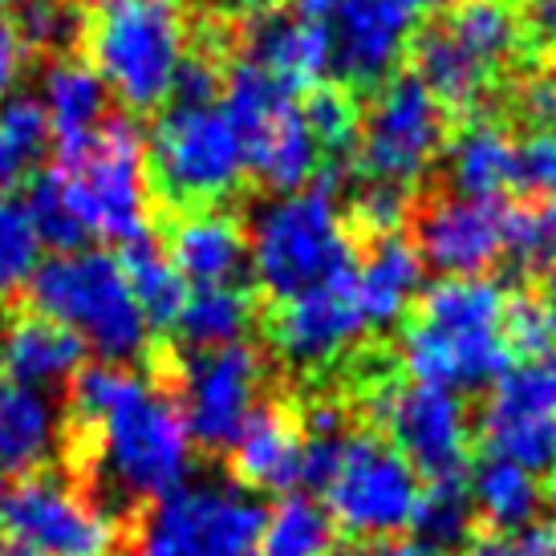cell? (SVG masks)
Wrapping results in <instances>:
<instances>
[{
  "mask_svg": "<svg viewBox=\"0 0 556 556\" xmlns=\"http://www.w3.org/2000/svg\"><path fill=\"white\" fill-rule=\"evenodd\" d=\"M74 418L98 492L118 504H151L191 471V431L179 402L147 374L102 362L74 378Z\"/></svg>",
  "mask_w": 556,
  "mask_h": 556,
  "instance_id": "6da1fadb",
  "label": "cell"
},
{
  "mask_svg": "<svg viewBox=\"0 0 556 556\" xmlns=\"http://www.w3.org/2000/svg\"><path fill=\"white\" fill-rule=\"evenodd\" d=\"M25 207L41 240L62 252L93 240L139 244L151 216V170L139 130L106 118L86 139L62 142V155L37 179Z\"/></svg>",
  "mask_w": 556,
  "mask_h": 556,
  "instance_id": "7a4b0ae2",
  "label": "cell"
},
{
  "mask_svg": "<svg viewBox=\"0 0 556 556\" xmlns=\"http://www.w3.org/2000/svg\"><path fill=\"white\" fill-rule=\"evenodd\" d=\"M305 479L325 492L333 525L382 541L415 525L422 476L382 434L345 431V415L333 402H317L305 422Z\"/></svg>",
  "mask_w": 556,
  "mask_h": 556,
  "instance_id": "3957f363",
  "label": "cell"
},
{
  "mask_svg": "<svg viewBox=\"0 0 556 556\" xmlns=\"http://www.w3.org/2000/svg\"><path fill=\"white\" fill-rule=\"evenodd\" d=\"M511 293L488 277H443L418 296L402 333V366L415 382L443 390L492 387L511 362Z\"/></svg>",
  "mask_w": 556,
  "mask_h": 556,
  "instance_id": "277c9868",
  "label": "cell"
},
{
  "mask_svg": "<svg viewBox=\"0 0 556 556\" xmlns=\"http://www.w3.org/2000/svg\"><path fill=\"white\" fill-rule=\"evenodd\" d=\"M25 289L33 309L70 329L81 350H93L102 362L126 366L151 345L155 325L135 301L126 264L106 248H70L41 261Z\"/></svg>",
  "mask_w": 556,
  "mask_h": 556,
  "instance_id": "5b68a950",
  "label": "cell"
},
{
  "mask_svg": "<svg viewBox=\"0 0 556 556\" xmlns=\"http://www.w3.org/2000/svg\"><path fill=\"white\" fill-rule=\"evenodd\" d=\"M354 264V236L325 187H296L264 200L248 228V268L277 301L305 293Z\"/></svg>",
  "mask_w": 556,
  "mask_h": 556,
  "instance_id": "8992f818",
  "label": "cell"
},
{
  "mask_svg": "<svg viewBox=\"0 0 556 556\" xmlns=\"http://www.w3.org/2000/svg\"><path fill=\"white\" fill-rule=\"evenodd\" d=\"M187 58V13L179 0H110L93 16L90 65L123 106H163Z\"/></svg>",
  "mask_w": 556,
  "mask_h": 556,
  "instance_id": "52a82bcc",
  "label": "cell"
},
{
  "mask_svg": "<svg viewBox=\"0 0 556 556\" xmlns=\"http://www.w3.org/2000/svg\"><path fill=\"white\" fill-rule=\"evenodd\" d=\"M525 49V16L511 0H459L415 41V78L443 110H476Z\"/></svg>",
  "mask_w": 556,
  "mask_h": 556,
  "instance_id": "ba28073f",
  "label": "cell"
},
{
  "mask_svg": "<svg viewBox=\"0 0 556 556\" xmlns=\"http://www.w3.org/2000/svg\"><path fill=\"white\" fill-rule=\"evenodd\" d=\"M159 195L179 207H212L244 184V139L216 98H170L147 147Z\"/></svg>",
  "mask_w": 556,
  "mask_h": 556,
  "instance_id": "9c48e42d",
  "label": "cell"
},
{
  "mask_svg": "<svg viewBox=\"0 0 556 556\" xmlns=\"http://www.w3.org/2000/svg\"><path fill=\"white\" fill-rule=\"evenodd\" d=\"M264 504L236 479H184L147 504L135 556H256Z\"/></svg>",
  "mask_w": 556,
  "mask_h": 556,
  "instance_id": "30bf717a",
  "label": "cell"
},
{
  "mask_svg": "<svg viewBox=\"0 0 556 556\" xmlns=\"http://www.w3.org/2000/svg\"><path fill=\"white\" fill-rule=\"evenodd\" d=\"M224 110L244 139L248 170L261 184H268L273 191L309 187L325 155L296 90L244 62L236 65L224 86Z\"/></svg>",
  "mask_w": 556,
  "mask_h": 556,
  "instance_id": "8fae6325",
  "label": "cell"
},
{
  "mask_svg": "<svg viewBox=\"0 0 556 556\" xmlns=\"http://www.w3.org/2000/svg\"><path fill=\"white\" fill-rule=\"evenodd\" d=\"M447 147V110L418 78H394L357 118L354 155L370 184L410 187Z\"/></svg>",
  "mask_w": 556,
  "mask_h": 556,
  "instance_id": "7c38bea8",
  "label": "cell"
},
{
  "mask_svg": "<svg viewBox=\"0 0 556 556\" xmlns=\"http://www.w3.org/2000/svg\"><path fill=\"white\" fill-rule=\"evenodd\" d=\"M4 528L33 556H110L118 520L86 488L62 476H25L4 495Z\"/></svg>",
  "mask_w": 556,
  "mask_h": 556,
  "instance_id": "4fadbf2b",
  "label": "cell"
},
{
  "mask_svg": "<svg viewBox=\"0 0 556 556\" xmlns=\"http://www.w3.org/2000/svg\"><path fill=\"white\" fill-rule=\"evenodd\" d=\"M479 434L495 459L532 476L556 471V350L520 354L504 366L479 415Z\"/></svg>",
  "mask_w": 556,
  "mask_h": 556,
  "instance_id": "5bb4252c",
  "label": "cell"
},
{
  "mask_svg": "<svg viewBox=\"0 0 556 556\" xmlns=\"http://www.w3.org/2000/svg\"><path fill=\"white\" fill-rule=\"evenodd\" d=\"M268 366L264 357L236 341L219 350H195L179 370V415L191 443L207 451H228L244 422L264 406Z\"/></svg>",
  "mask_w": 556,
  "mask_h": 556,
  "instance_id": "9a60e30c",
  "label": "cell"
},
{
  "mask_svg": "<svg viewBox=\"0 0 556 556\" xmlns=\"http://www.w3.org/2000/svg\"><path fill=\"white\" fill-rule=\"evenodd\" d=\"M370 415L387 431V443L406 455V464L427 479H455L464 471L467 406L455 390L427 387V382H387L370 394Z\"/></svg>",
  "mask_w": 556,
  "mask_h": 556,
  "instance_id": "2e32d148",
  "label": "cell"
},
{
  "mask_svg": "<svg viewBox=\"0 0 556 556\" xmlns=\"http://www.w3.org/2000/svg\"><path fill=\"white\" fill-rule=\"evenodd\" d=\"M366 333H370V317L357 296L354 264L305 293L280 301L273 317V345L296 370H329Z\"/></svg>",
  "mask_w": 556,
  "mask_h": 556,
  "instance_id": "e0dca14e",
  "label": "cell"
},
{
  "mask_svg": "<svg viewBox=\"0 0 556 556\" xmlns=\"http://www.w3.org/2000/svg\"><path fill=\"white\" fill-rule=\"evenodd\" d=\"M508 216L500 200L439 195L418 216V256L443 277H483L508 256Z\"/></svg>",
  "mask_w": 556,
  "mask_h": 556,
  "instance_id": "ac0fdd59",
  "label": "cell"
},
{
  "mask_svg": "<svg viewBox=\"0 0 556 556\" xmlns=\"http://www.w3.org/2000/svg\"><path fill=\"white\" fill-rule=\"evenodd\" d=\"M410 13L406 0H338L329 25L333 70L357 86L382 81L410 46Z\"/></svg>",
  "mask_w": 556,
  "mask_h": 556,
  "instance_id": "d6986e66",
  "label": "cell"
},
{
  "mask_svg": "<svg viewBox=\"0 0 556 556\" xmlns=\"http://www.w3.org/2000/svg\"><path fill=\"white\" fill-rule=\"evenodd\" d=\"M248 62L268 78L285 81L289 90H305L329 74L333 49L329 25L305 13H256L244 29Z\"/></svg>",
  "mask_w": 556,
  "mask_h": 556,
  "instance_id": "ffe728a7",
  "label": "cell"
},
{
  "mask_svg": "<svg viewBox=\"0 0 556 556\" xmlns=\"http://www.w3.org/2000/svg\"><path fill=\"white\" fill-rule=\"evenodd\" d=\"M167 261L187 285H240L248 268L244 224L219 207H191L167 240Z\"/></svg>",
  "mask_w": 556,
  "mask_h": 556,
  "instance_id": "44dd1931",
  "label": "cell"
},
{
  "mask_svg": "<svg viewBox=\"0 0 556 556\" xmlns=\"http://www.w3.org/2000/svg\"><path fill=\"white\" fill-rule=\"evenodd\" d=\"M62 447V410L49 390L0 378V479L46 471Z\"/></svg>",
  "mask_w": 556,
  "mask_h": 556,
  "instance_id": "7402d4cb",
  "label": "cell"
},
{
  "mask_svg": "<svg viewBox=\"0 0 556 556\" xmlns=\"http://www.w3.org/2000/svg\"><path fill=\"white\" fill-rule=\"evenodd\" d=\"M228 451L236 483H244L248 492H289L305 479V431L277 406H261Z\"/></svg>",
  "mask_w": 556,
  "mask_h": 556,
  "instance_id": "603a6c76",
  "label": "cell"
},
{
  "mask_svg": "<svg viewBox=\"0 0 556 556\" xmlns=\"http://www.w3.org/2000/svg\"><path fill=\"white\" fill-rule=\"evenodd\" d=\"M422 268L427 264L418 256V248L399 232L374 240L362 264H354V285L362 309L370 317V329L399 325L410 313V305L422 296Z\"/></svg>",
  "mask_w": 556,
  "mask_h": 556,
  "instance_id": "cb8c5ba5",
  "label": "cell"
},
{
  "mask_svg": "<svg viewBox=\"0 0 556 556\" xmlns=\"http://www.w3.org/2000/svg\"><path fill=\"white\" fill-rule=\"evenodd\" d=\"M0 362H4V378H13V382L37 390L65 387L81 370V341L58 321L33 313V317L4 329Z\"/></svg>",
  "mask_w": 556,
  "mask_h": 556,
  "instance_id": "d4e9b609",
  "label": "cell"
},
{
  "mask_svg": "<svg viewBox=\"0 0 556 556\" xmlns=\"http://www.w3.org/2000/svg\"><path fill=\"white\" fill-rule=\"evenodd\" d=\"M447 184L455 195L500 200L520 184V147L495 123H471L447 142Z\"/></svg>",
  "mask_w": 556,
  "mask_h": 556,
  "instance_id": "484cf974",
  "label": "cell"
},
{
  "mask_svg": "<svg viewBox=\"0 0 556 556\" xmlns=\"http://www.w3.org/2000/svg\"><path fill=\"white\" fill-rule=\"evenodd\" d=\"M106 102L110 93L98 78V70L78 58H58L49 65L41 78V98H37L49 135H58V142L86 139L90 130H98L106 123Z\"/></svg>",
  "mask_w": 556,
  "mask_h": 556,
  "instance_id": "4316f807",
  "label": "cell"
},
{
  "mask_svg": "<svg viewBox=\"0 0 556 556\" xmlns=\"http://www.w3.org/2000/svg\"><path fill=\"white\" fill-rule=\"evenodd\" d=\"M179 333L187 338L191 350H219V345H236L244 341L252 329V296L240 285H203V289H187L184 309L175 317Z\"/></svg>",
  "mask_w": 556,
  "mask_h": 556,
  "instance_id": "83f0119b",
  "label": "cell"
},
{
  "mask_svg": "<svg viewBox=\"0 0 556 556\" xmlns=\"http://www.w3.org/2000/svg\"><path fill=\"white\" fill-rule=\"evenodd\" d=\"M467 495L479 520H488L492 528H528L541 508L536 476L495 455H488V464H479V471L467 483Z\"/></svg>",
  "mask_w": 556,
  "mask_h": 556,
  "instance_id": "f1b7e54d",
  "label": "cell"
},
{
  "mask_svg": "<svg viewBox=\"0 0 556 556\" xmlns=\"http://www.w3.org/2000/svg\"><path fill=\"white\" fill-rule=\"evenodd\" d=\"M333 536L338 525L321 500L293 492L273 511H264L256 556H333Z\"/></svg>",
  "mask_w": 556,
  "mask_h": 556,
  "instance_id": "f546056e",
  "label": "cell"
},
{
  "mask_svg": "<svg viewBox=\"0 0 556 556\" xmlns=\"http://www.w3.org/2000/svg\"><path fill=\"white\" fill-rule=\"evenodd\" d=\"M49 123L37 98L0 102V195H13L29 184L49 151Z\"/></svg>",
  "mask_w": 556,
  "mask_h": 556,
  "instance_id": "4dcf8cb0",
  "label": "cell"
},
{
  "mask_svg": "<svg viewBox=\"0 0 556 556\" xmlns=\"http://www.w3.org/2000/svg\"><path fill=\"white\" fill-rule=\"evenodd\" d=\"M471 525H476V508L464 479H431V488H422L415 525H410L418 528V544H427L434 556L455 553L459 544H467Z\"/></svg>",
  "mask_w": 556,
  "mask_h": 556,
  "instance_id": "1f68e13d",
  "label": "cell"
},
{
  "mask_svg": "<svg viewBox=\"0 0 556 556\" xmlns=\"http://www.w3.org/2000/svg\"><path fill=\"white\" fill-rule=\"evenodd\" d=\"M126 277H130V289H135V301L139 309L147 313L151 325H175L179 309H184L187 296V280L179 277V268L167 261V252H159L151 244H126Z\"/></svg>",
  "mask_w": 556,
  "mask_h": 556,
  "instance_id": "d6a6232c",
  "label": "cell"
},
{
  "mask_svg": "<svg viewBox=\"0 0 556 556\" xmlns=\"http://www.w3.org/2000/svg\"><path fill=\"white\" fill-rule=\"evenodd\" d=\"M41 232L33 224L29 207L13 195H0V296L25 289L41 264Z\"/></svg>",
  "mask_w": 556,
  "mask_h": 556,
  "instance_id": "836d02e7",
  "label": "cell"
},
{
  "mask_svg": "<svg viewBox=\"0 0 556 556\" xmlns=\"http://www.w3.org/2000/svg\"><path fill=\"white\" fill-rule=\"evenodd\" d=\"M16 37L21 46L33 49H65L78 41L81 13L74 0H25L16 16Z\"/></svg>",
  "mask_w": 556,
  "mask_h": 556,
  "instance_id": "e575fe53",
  "label": "cell"
},
{
  "mask_svg": "<svg viewBox=\"0 0 556 556\" xmlns=\"http://www.w3.org/2000/svg\"><path fill=\"white\" fill-rule=\"evenodd\" d=\"M508 256L525 268H548L556 261V203L511 207L508 216Z\"/></svg>",
  "mask_w": 556,
  "mask_h": 556,
  "instance_id": "d590c367",
  "label": "cell"
},
{
  "mask_svg": "<svg viewBox=\"0 0 556 556\" xmlns=\"http://www.w3.org/2000/svg\"><path fill=\"white\" fill-rule=\"evenodd\" d=\"M305 118L321 142V155H341L345 147H354L362 110L341 90H313V98L305 102Z\"/></svg>",
  "mask_w": 556,
  "mask_h": 556,
  "instance_id": "8d00e7d4",
  "label": "cell"
},
{
  "mask_svg": "<svg viewBox=\"0 0 556 556\" xmlns=\"http://www.w3.org/2000/svg\"><path fill=\"white\" fill-rule=\"evenodd\" d=\"M520 184L544 203H556V126L520 142Z\"/></svg>",
  "mask_w": 556,
  "mask_h": 556,
  "instance_id": "74e56055",
  "label": "cell"
},
{
  "mask_svg": "<svg viewBox=\"0 0 556 556\" xmlns=\"http://www.w3.org/2000/svg\"><path fill=\"white\" fill-rule=\"evenodd\" d=\"M406 187H390V184H370L366 187V195L357 200V216L366 228H374L378 236L387 232H399L402 219H406Z\"/></svg>",
  "mask_w": 556,
  "mask_h": 556,
  "instance_id": "f35d334b",
  "label": "cell"
},
{
  "mask_svg": "<svg viewBox=\"0 0 556 556\" xmlns=\"http://www.w3.org/2000/svg\"><path fill=\"white\" fill-rule=\"evenodd\" d=\"M520 110H525V118L536 130H548L556 126V74H532L525 81V90H520Z\"/></svg>",
  "mask_w": 556,
  "mask_h": 556,
  "instance_id": "ab89813d",
  "label": "cell"
},
{
  "mask_svg": "<svg viewBox=\"0 0 556 556\" xmlns=\"http://www.w3.org/2000/svg\"><path fill=\"white\" fill-rule=\"evenodd\" d=\"M25 70V46L9 25H0V102H9Z\"/></svg>",
  "mask_w": 556,
  "mask_h": 556,
  "instance_id": "60d3db41",
  "label": "cell"
},
{
  "mask_svg": "<svg viewBox=\"0 0 556 556\" xmlns=\"http://www.w3.org/2000/svg\"><path fill=\"white\" fill-rule=\"evenodd\" d=\"M525 29L541 41V46L556 49V0H525Z\"/></svg>",
  "mask_w": 556,
  "mask_h": 556,
  "instance_id": "b9f144b4",
  "label": "cell"
},
{
  "mask_svg": "<svg viewBox=\"0 0 556 556\" xmlns=\"http://www.w3.org/2000/svg\"><path fill=\"white\" fill-rule=\"evenodd\" d=\"M464 556H532V548L525 544V536H488L471 544Z\"/></svg>",
  "mask_w": 556,
  "mask_h": 556,
  "instance_id": "7bdbcfd3",
  "label": "cell"
},
{
  "mask_svg": "<svg viewBox=\"0 0 556 556\" xmlns=\"http://www.w3.org/2000/svg\"><path fill=\"white\" fill-rule=\"evenodd\" d=\"M525 544L532 548V556H556V520H548V525H532V528H528Z\"/></svg>",
  "mask_w": 556,
  "mask_h": 556,
  "instance_id": "ee69618b",
  "label": "cell"
},
{
  "mask_svg": "<svg viewBox=\"0 0 556 556\" xmlns=\"http://www.w3.org/2000/svg\"><path fill=\"white\" fill-rule=\"evenodd\" d=\"M544 313H548V321H553V329H556V261L544 268Z\"/></svg>",
  "mask_w": 556,
  "mask_h": 556,
  "instance_id": "f6af8a7d",
  "label": "cell"
},
{
  "mask_svg": "<svg viewBox=\"0 0 556 556\" xmlns=\"http://www.w3.org/2000/svg\"><path fill=\"white\" fill-rule=\"evenodd\" d=\"M293 4H296V13H305V16H329L338 0H293Z\"/></svg>",
  "mask_w": 556,
  "mask_h": 556,
  "instance_id": "bcb514c9",
  "label": "cell"
},
{
  "mask_svg": "<svg viewBox=\"0 0 556 556\" xmlns=\"http://www.w3.org/2000/svg\"><path fill=\"white\" fill-rule=\"evenodd\" d=\"M410 9H451V4H459V0H406Z\"/></svg>",
  "mask_w": 556,
  "mask_h": 556,
  "instance_id": "7dc6e473",
  "label": "cell"
},
{
  "mask_svg": "<svg viewBox=\"0 0 556 556\" xmlns=\"http://www.w3.org/2000/svg\"><path fill=\"white\" fill-rule=\"evenodd\" d=\"M333 556H378L374 548H354V553H333Z\"/></svg>",
  "mask_w": 556,
  "mask_h": 556,
  "instance_id": "c3c4849f",
  "label": "cell"
},
{
  "mask_svg": "<svg viewBox=\"0 0 556 556\" xmlns=\"http://www.w3.org/2000/svg\"><path fill=\"white\" fill-rule=\"evenodd\" d=\"M0 556H33V553H25V548H9V553H0Z\"/></svg>",
  "mask_w": 556,
  "mask_h": 556,
  "instance_id": "681fc988",
  "label": "cell"
},
{
  "mask_svg": "<svg viewBox=\"0 0 556 556\" xmlns=\"http://www.w3.org/2000/svg\"><path fill=\"white\" fill-rule=\"evenodd\" d=\"M548 500H553V508H556V479H553V488H548Z\"/></svg>",
  "mask_w": 556,
  "mask_h": 556,
  "instance_id": "f907efd6",
  "label": "cell"
},
{
  "mask_svg": "<svg viewBox=\"0 0 556 556\" xmlns=\"http://www.w3.org/2000/svg\"><path fill=\"white\" fill-rule=\"evenodd\" d=\"M86 4H93V9H102V4H110V0H86Z\"/></svg>",
  "mask_w": 556,
  "mask_h": 556,
  "instance_id": "816d5d0a",
  "label": "cell"
},
{
  "mask_svg": "<svg viewBox=\"0 0 556 556\" xmlns=\"http://www.w3.org/2000/svg\"><path fill=\"white\" fill-rule=\"evenodd\" d=\"M0 511H4V495H0ZM0 532H4V516H0Z\"/></svg>",
  "mask_w": 556,
  "mask_h": 556,
  "instance_id": "f5cc1de1",
  "label": "cell"
},
{
  "mask_svg": "<svg viewBox=\"0 0 556 556\" xmlns=\"http://www.w3.org/2000/svg\"><path fill=\"white\" fill-rule=\"evenodd\" d=\"M0 338H4V313H0Z\"/></svg>",
  "mask_w": 556,
  "mask_h": 556,
  "instance_id": "db71d44e",
  "label": "cell"
},
{
  "mask_svg": "<svg viewBox=\"0 0 556 556\" xmlns=\"http://www.w3.org/2000/svg\"><path fill=\"white\" fill-rule=\"evenodd\" d=\"M0 16H4V0H0Z\"/></svg>",
  "mask_w": 556,
  "mask_h": 556,
  "instance_id": "11a10c76",
  "label": "cell"
}]
</instances>
